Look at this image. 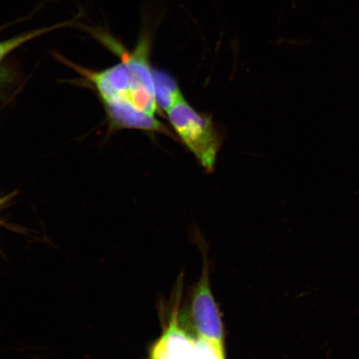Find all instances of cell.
Listing matches in <instances>:
<instances>
[{
    "label": "cell",
    "instance_id": "6da1fadb",
    "mask_svg": "<svg viewBox=\"0 0 359 359\" xmlns=\"http://www.w3.org/2000/svg\"><path fill=\"white\" fill-rule=\"evenodd\" d=\"M84 30L101 43L120 62L106 69L94 71L67 60L60 53H53L56 60L73 69L95 88L102 102L115 101L127 103L139 111L155 116L157 105L154 71L150 55L152 33L148 29L142 31L133 50L126 49L123 44L106 29L84 26Z\"/></svg>",
    "mask_w": 359,
    "mask_h": 359
},
{
    "label": "cell",
    "instance_id": "5b68a950",
    "mask_svg": "<svg viewBox=\"0 0 359 359\" xmlns=\"http://www.w3.org/2000/svg\"><path fill=\"white\" fill-rule=\"evenodd\" d=\"M154 79L156 100L161 110L167 111L184 97L176 79L167 72L154 69Z\"/></svg>",
    "mask_w": 359,
    "mask_h": 359
},
{
    "label": "cell",
    "instance_id": "52a82bcc",
    "mask_svg": "<svg viewBox=\"0 0 359 359\" xmlns=\"http://www.w3.org/2000/svg\"><path fill=\"white\" fill-rule=\"evenodd\" d=\"M16 74L12 67L0 66V100L6 96L7 88L15 82Z\"/></svg>",
    "mask_w": 359,
    "mask_h": 359
},
{
    "label": "cell",
    "instance_id": "277c9868",
    "mask_svg": "<svg viewBox=\"0 0 359 359\" xmlns=\"http://www.w3.org/2000/svg\"><path fill=\"white\" fill-rule=\"evenodd\" d=\"M151 359H201L196 341L179 325L177 308L167 329L152 347Z\"/></svg>",
    "mask_w": 359,
    "mask_h": 359
},
{
    "label": "cell",
    "instance_id": "3957f363",
    "mask_svg": "<svg viewBox=\"0 0 359 359\" xmlns=\"http://www.w3.org/2000/svg\"><path fill=\"white\" fill-rule=\"evenodd\" d=\"M191 316L199 339L224 348L221 313L210 290L208 267H204L198 285L193 293Z\"/></svg>",
    "mask_w": 359,
    "mask_h": 359
},
{
    "label": "cell",
    "instance_id": "7a4b0ae2",
    "mask_svg": "<svg viewBox=\"0 0 359 359\" xmlns=\"http://www.w3.org/2000/svg\"><path fill=\"white\" fill-rule=\"evenodd\" d=\"M165 112L175 133L201 167L208 172H213L222 138L212 119L193 109L184 97Z\"/></svg>",
    "mask_w": 359,
    "mask_h": 359
},
{
    "label": "cell",
    "instance_id": "8992f818",
    "mask_svg": "<svg viewBox=\"0 0 359 359\" xmlns=\"http://www.w3.org/2000/svg\"><path fill=\"white\" fill-rule=\"evenodd\" d=\"M79 18L80 15H79L73 20L57 22V24L51 26L28 31V32L4 40V41L0 42V64H1V62L10 55V53L16 50V49L21 47L22 45L31 41V40L41 37L43 35L51 33L53 31L65 29L67 28V27H73L75 25L76 22H77Z\"/></svg>",
    "mask_w": 359,
    "mask_h": 359
}]
</instances>
